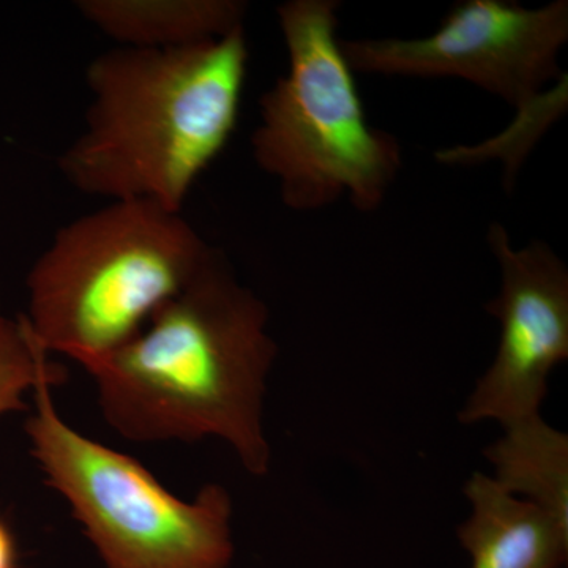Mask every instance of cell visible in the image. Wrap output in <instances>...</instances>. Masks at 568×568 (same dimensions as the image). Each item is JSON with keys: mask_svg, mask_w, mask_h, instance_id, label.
<instances>
[{"mask_svg": "<svg viewBox=\"0 0 568 568\" xmlns=\"http://www.w3.org/2000/svg\"><path fill=\"white\" fill-rule=\"evenodd\" d=\"M278 346L268 310L211 248L185 290L140 334L103 355L81 358L106 424L132 443L220 439L246 473L267 476V379Z\"/></svg>", "mask_w": 568, "mask_h": 568, "instance_id": "cell-1", "label": "cell"}, {"mask_svg": "<svg viewBox=\"0 0 568 568\" xmlns=\"http://www.w3.org/2000/svg\"><path fill=\"white\" fill-rule=\"evenodd\" d=\"M211 248L182 213L110 201L54 234L29 272L22 320L47 353H111L189 286Z\"/></svg>", "mask_w": 568, "mask_h": 568, "instance_id": "cell-3", "label": "cell"}, {"mask_svg": "<svg viewBox=\"0 0 568 568\" xmlns=\"http://www.w3.org/2000/svg\"><path fill=\"white\" fill-rule=\"evenodd\" d=\"M568 40V2L537 9L504 0H467L424 39L342 41L351 69L384 77L462 78L519 111L559 81Z\"/></svg>", "mask_w": 568, "mask_h": 568, "instance_id": "cell-6", "label": "cell"}, {"mask_svg": "<svg viewBox=\"0 0 568 568\" xmlns=\"http://www.w3.org/2000/svg\"><path fill=\"white\" fill-rule=\"evenodd\" d=\"M63 375L52 362L41 372L32 388L26 436L44 484L69 504L103 566H233L230 491L209 484L194 499H182L138 459L82 435L63 420L52 399V386H59Z\"/></svg>", "mask_w": 568, "mask_h": 568, "instance_id": "cell-5", "label": "cell"}, {"mask_svg": "<svg viewBox=\"0 0 568 568\" xmlns=\"http://www.w3.org/2000/svg\"><path fill=\"white\" fill-rule=\"evenodd\" d=\"M488 244L500 268L499 294L487 304L499 345L458 420L506 429L541 416L549 376L568 361V268L545 242L515 248L499 223L489 226Z\"/></svg>", "mask_w": 568, "mask_h": 568, "instance_id": "cell-7", "label": "cell"}, {"mask_svg": "<svg viewBox=\"0 0 568 568\" xmlns=\"http://www.w3.org/2000/svg\"><path fill=\"white\" fill-rule=\"evenodd\" d=\"M493 480L568 528V435L538 416L504 429L484 450Z\"/></svg>", "mask_w": 568, "mask_h": 568, "instance_id": "cell-10", "label": "cell"}, {"mask_svg": "<svg viewBox=\"0 0 568 568\" xmlns=\"http://www.w3.org/2000/svg\"><path fill=\"white\" fill-rule=\"evenodd\" d=\"M336 11L335 0H290L276 9L290 69L261 99L252 151L297 212L343 196L357 211H376L402 170L398 140L366 122L336 39Z\"/></svg>", "mask_w": 568, "mask_h": 568, "instance_id": "cell-4", "label": "cell"}, {"mask_svg": "<svg viewBox=\"0 0 568 568\" xmlns=\"http://www.w3.org/2000/svg\"><path fill=\"white\" fill-rule=\"evenodd\" d=\"M85 21L119 47L174 50L223 39L245 26L242 0H80Z\"/></svg>", "mask_w": 568, "mask_h": 568, "instance_id": "cell-9", "label": "cell"}, {"mask_svg": "<svg viewBox=\"0 0 568 568\" xmlns=\"http://www.w3.org/2000/svg\"><path fill=\"white\" fill-rule=\"evenodd\" d=\"M463 493L470 514L457 536L470 556V568L566 567L567 526L480 470L469 477Z\"/></svg>", "mask_w": 568, "mask_h": 568, "instance_id": "cell-8", "label": "cell"}, {"mask_svg": "<svg viewBox=\"0 0 568 568\" xmlns=\"http://www.w3.org/2000/svg\"><path fill=\"white\" fill-rule=\"evenodd\" d=\"M20 548L7 519L0 515V568H20Z\"/></svg>", "mask_w": 568, "mask_h": 568, "instance_id": "cell-12", "label": "cell"}, {"mask_svg": "<svg viewBox=\"0 0 568 568\" xmlns=\"http://www.w3.org/2000/svg\"><path fill=\"white\" fill-rule=\"evenodd\" d=\"M248 59L245 26L194 47L97 55L84 129L59 156L63 178L91 196L181 213L235 132Z\"/></svg>", "mask_w": 568, "mask_h": 568, "instance_id": "cell-2", "label": "cell"}, {"mask_svg": "<svg viewBox=\"0 0 568 568\" xmlns=\"http://www.w3.org/2000/svg\"><path fill=\"white\" fill-rule=\"evenodd\" d=\"M48 354L33 338L22 317L0 315V420L28 409L26 396L51 364Z\"/></svg>", "mask_w": 568, "mask_h": 568, "instance_id": "cell-11", "label": "cell"}]
</instances>
